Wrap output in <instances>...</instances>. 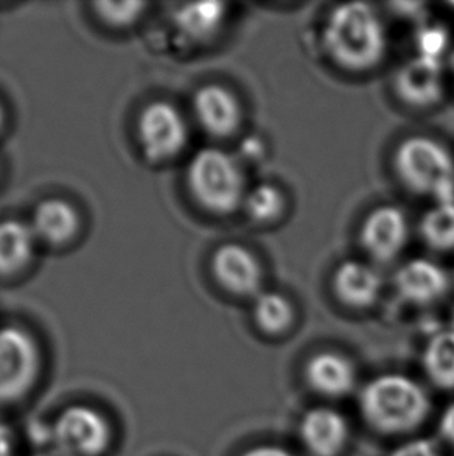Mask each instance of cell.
<instances>
[{"instance_id":"obj_21","label":"cell","mask_w":454,"mask_h":456,"mask_svg":"<svg viewBox=\"0 0 454 456\" xmlns=\"http://www.w3.org/2000/svg\"><path fill=\"white\" fill-rule=\"evenodd\" d=\"M420 234L425 243L436 251L454 249V200L439 201L426 210L420 222Z\"/></svg>"},{"instance_id":"obj_3","label":"cell","mask_w":454,"mask_h":456,"mask_svg":"<svg viewBox=\"0 0 454 456\" xmlns=\"http://www.w3.org/2000/svg\"><path fill=\"white\" fill-rule=\"evenodd\" d=\"M185 179L191 197L210 214L229 216L245 203V175L224 150H199L187 166Z\"/></svg>"},{"instance_id":"obj_14","label":"cell","mask_w":454,"mask_h":456,"mask_svg":"<svg viewBox=\"0 0 454 456\" xmlns=\"http://www.w3.org/2000/svg\"><path fill=\"white\" fill-rule=\"evenodd\" d=\"M305 380L314 393L335 399L353 391L356 370L349 358L338 352H320L308 360Z\"/></svg>"},{"instance_id":"obj_26","label":"cell","mask_w":454,"mask_h":456,"mask_svg":"<svg viewBox=\"0 0 454 456\" xmlns=\"http://www.w3.org/2000/svg\"><path fill=\"white\" fill-rule=\"evenodd\" d=\"M241 456H297L289 452L285 447H279V445H257V447H252L249 451H246L245 453H241Z\"/></svg>"},{"instance_id":"obj_8","label":"cell","mask_w":454,"mask_h":456,"mask_svg":"<svg viewBox=\"0 0 454 456\" xmlns=\"http://www.w3.org/2000/svg\"><path fill=\"white\" fill-rule=\"evenodd\" d=\"M216 282L237 297H258L263 272L257 257L243 245L227 243L218 248L210 262Z\"/></svg>"},{"instance_id":"obj_1","label":"cell","mask_w":454,"mask_h":456,"mask_svg":"<svg viewBox=\"0 0 454 456\" xmlns=\"http://www.w3.org/2000/svg\"><path fill=\"white\" fill-rule=\"evenodd\" d=\"M322 43L339 68L366 72L381 64L386 55L387 37L372 6L362 2L339 5L327 19Z\"/></svg>"},{"instance_id":"obj_15","label":"cell","mask_w":454,"mask_h":456,"mask_svg":"<svg viewBox=\"0 0 454 456\" xmlns=\"http://www.w3.org/2000/svg\"><path fill=\"white\" fill-rule=\"evenodd\" d=\"M30 226L37 241L50 247H62L78 234L80 216L66 200L47 198L33 210Z\"/></svg>"},{"instance_id":"obj_13","label":"cell","mask_w":454,"mask_h":456,"mask_svg":"<svg viewBox=\"0 0 454 456\" xmlns=\"http://www.w3.org/2000/svg\"><path fill=\"white\" fill-rule=\"evenodd\" d=\"M400 297L412 304H430L450 289V278L442 266L426 259L409 260L395 274Z\"/></svg>"},{"instance_id":"obj_5","label":"cell","mask_w":454,"mask_h":456,"mask_svg":"<svg viewBox=\"0 0 454 456\" xmlns=\"http://www.w3.org/2000/svg\"><path fill=\"white\" fill-rule=\"evenodd\" d=\"M39 370L41 351L35 337L24 327L0 326V405L28 395Z\"/></svg>"},{"instance_id":"obj_7","label":"cell","mask_w":454,"mask_h":456,"mask_svg":"<svg viewBox=\"0 0 454 456\" xmlns=\"http://www.w3.org/2000/svg\"><path fill=\"white\" fill-rule=\"evenodd\" d=\"M137 139L145 159L160 164L176 158L185 149L189 128L172 103L158 100L142 110L137 118Z\"/></svg>"},{"instance_id":"obj_17","label":"cell","mask_w":454,"mask_h":456,"mask_svg":"<svg viewBox=\"0 0 454 456\" xmlns=\"http://www.w3.org/2000/svg\"><path fill=\"white\" fill-rule=\"evenodd\" d=\"M226 19V4L197 2L179 6L173 24L179 35L191 43L203 44L216 37Z\"/></svg>"},{"instance_id":"obj_19","label":"cell","mask_w":454,"mask_h":456,"mask_svg":"<svg viewBox=\"0 0 454 456\" xmlns=\"http://www.w3.org/2000/svg\"><path fill=\"white\" fill-rule=\"evenodd\" d=\"M425 374L441 389H454V329L437 333L425 347Z\"/></svg>"},{"instance_id":"obj_24","label":"cell","mask_w":454,"mask_h":456,"mask_svg":"<svg viewBox=\"0 0 454 456\" xmlns=\"http://www.w3.org/2000/svg\"><path fill=\"white\" fill-rule=\"evenodd\" d=\"M389 456H442V453L434 441L418 438L400 444Z\"/></svg>"},{"instance_id":"obj_28","label":"cell","mask_w":454,"mask_h":456,"mask_svg":"<svg viewBox=\"0 0 454 456\" xmlns=\"http://www.w3.org/2000/svg\"><path fill=\"white\" fill-rule=\"evenodd\" d=\"M5 124V111H4V106L0 105V130L4 128Z\"/></svg>"},{"instance_id":"obj_6","label":"cell","mask_w":454,"mask_h":456,"mask_svg":"<svg viewBox=\"0 0 454 456\" xmlns=\"http://www.w3.org/2000/svg\"><path fill=\"white\" fill-rule=\"evenodd\" d=\"M52 439L61 456H101L111 443V427L99 410L70 405L56 416Z\"/></svg>"},{"instance_id":"obj_27","label":"cell","mask_w":454,"mask_h":456,"mask_svg":"<svg viewBox=\"0 0 454 456\" xmlns=\"http://www.w3.org/2000/svg\"><path fill=\"white\" fill-rule=\"evenodd\" d=\"M14 453H16V447H14L12 428L0 420V456H14Z\"/></svg>"},{"instance_id":"obj_20","label":"cell","mask_w":454,"mask_h":456,"mask_svg":"<svg viewBox=\"0 0 454 456\" xmlns=\"http://www.w3.org/2000/svg\"><path fill=\"white\" fill-rule=\"evenodd\" d=\"M254 320L266 335H282L295 321V307L287 297L277 291H264L255 297Z\"/></svg>"},{"instance_id":"obj_25","label":"cell","mask_w":454,"mask_h":456,"mask_svg":"<svg viewBox=\"0 0 454 456\" xmlns=\"http://www.w3.org/2000/svg\"><path fill=\"white\" fill-rule=\"evenodd\" d=\"M439 435L445 443L454 447V402L443 410L439 419Z\"/></svg>"},{"instance_id":"obj_10","label":"cell","mask_w":454,"mask_h":456,"mask_svg":"<svg viewBox=\"0 0 454 456\" xmlns=\"http://www.w3.org/2000/svg\"><path fill=\"white\" fill-rule=\"evenodd\" d=\"M299 438L312 456H339L349 443V422L335 408H312L299 422Z\"/></svg>"},{"instance_id":"obj_2","label":"cell","mask_w":454,"mask_h":456,"mask_svg":"<svg viewBox=\"0 0 454 456\" xmlns=\"http://www.w3.org/2000/svg\"><path fill=\"white\" fill-rule=\"evenodd\" d=\"M362 419L375 432L405 435L418 430L428 418L431 401L422 385L401 374L374 377L360 393Z\"/></svg>"},{"instance_id":"obj_11","label":"cell","mask_w":454,"mask_h":456,"mask_svg":"<svg viewBox=\"0 0 454 456\" xmlns=\"http://www.w3.org/2000/svg\"><path fill=\"white\" fill-rule=\"evenodd\" d=\"M393 85L400 99L408 105L416 108L436 105L443 95L442 64L437 58L416 56L400 68Z\"/></svg>"},{"instance_id":"obj_4","label":"cell","mask_w":454,"mask_h":456,"mask_svg":"<svg viewBox=\"0 0 454 456\" xmlns=\"http://www.w3.org/2000/svg\"><path fill=\"white\" fill-rule=\"evenodd\" d=\"M393 168L409 191L439 201L454 200V159L442 143L426 136H411L393 154Z\"/></svg>"},{"instance_id":"obj_18","label":"cell","mask_w":454,"mask_h":456,"mask_svg":"<svg viewBox=\"0 0 454 456\" xmlns=\"http://www.w3.org/2000/svg\"><path fill=\"white\" fill-rule=\"evenodd\" d=\"M36 243L30 223L20 220L0 222V274H16L30 265Z\"/></svg>"},{"instance_id":"obj_16","label":"cell","mask_w":454,"mask_h":456,"mask_svg":"<svg viewBox=\"0 0 454 456\" xmlns=\"http://www.w3.org/2000/svg\"><path fill=\"white\" fill-rule=\"evenodd\" d=\"M333 291L349 307H370L380 297V274L368 264L347 260L333 274Z\"/></svg>"},{"instance_id":"obj_23","label":"cell","mask_w":454,"mask_h":456,"mask_svg":"<svg viewBox=\"0 0 454 456\" xmlns=\"http://www.w3.org/2000/svg\"><path fill=\"white\" fill-rule=\"evenodd\" d=\"M148 4L135 0H101L93 4L95 14L101 22L114 28H126L143 16Z\"/></svg>"},{"instance_id":"obj_9","label":"cell","mask_w":454,"mask_h":456,"mask_svg":"<svg viewBox=\"0 0 454 456\" xmlns=\"http://www.w3.org/2000/svg\"><path fill=\"white\" fill-rule=\"evenodd\" d=\"M409 235L406 216L395 206H380L369 214L360 232L364 251L377 262H391L405 248Z\"/></svg>"},{"instance_id":"obj_22","label":"cell","mask_w":454,"mask_h":456,"mask_svg":"<svg viewBox=\"0 0 454 456\" xmlns=\"http://www.w3.org/2000/svg\"><path fill=\"white\" fill-rule=\"evenodd\" d=\"M285 204L283 191L277 185L264 183L246 193L243 208L252 222L270 223L282 216Z\"/></svg>"},{"instance_id":"obj_12","label":"cell","mask_w":454,"mask_h":456,"mask_svg":"<svg viewBox=\"0 0 454 456\" xmlns=\"http://www.w3.org/2000/svg\"><path fill=\"white\" fill-rule=\"evenodd\" d=\"M193 111L204 130L215 137L235 134L243 118L239 99L222 85L199 87L193 95Z\"/></svg>"}]
</instances>
